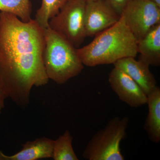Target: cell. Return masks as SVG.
I'll return each instance as SVG.
<instances>
[{
    "instance_id": "obj_1",
    "label": "cell",
    "mask_w": 160,
    "mask_h": 160,
    "mask_svg": "<svg viewBox=\"0 0 160 160\" xmlns=\"http://www.w3.org/2000/svg\"><path fill=\"white\" fill-rule=\"evenodd\" d=\"M44 30L36 21L25 22L0 11V87L7 98L25 108L32 89L48 84L43 62Z\"/></svg>"
},
{
    "instance_id": "obj_2",
    "label": "cell",
    "mask_w": 160,
    "mask_h": 160,
    "mask_svg": "<svg viewBox=\"0 0 160 160\" xmlns=\"http://www.w3.org/2000/svg\"><path fill=\"white\" fill-rule=\"evenodd\" d=\"M95 36L88 45L77 49L84 66L113 65L118 60L136 58L138 54L137 41L126 25L122 15L113 26Z\"/></svg>"
},
{
    "instance_id": "obj_3",
    "label": "cell",
    "mask_w": 160,
    "mask_h": 160,
    "mask_svg": "<svg viewBox=\"0 0 160 160\" xmlns=\"http://www.w3.org/2000/svg\"><path fill=\"white\" fill-rule=\"evenodd\" d=\"M43 30L45 46L43 62L46 75L57 84H65L84 69L77 48L49 27Z\"/></svg>"
},
{
    "instance_id": "obj_4",
    "label": "cell",
    "mask_w": 160,
    "mask_h": 160,
    "mask_svg": "<svg viewBox=\"0 0 160 160\" xmlns=\"http://www.w3.org/2000/svg\"><path fill=\"white\" fill-rule=\"evenodd\" d=\"M127 117H116L96 132L86 145L82 157L87 160H124L121 143L126 137Z\"/></svg>"
},
{
    "instance_id": "obj_5",
    "label": "cell",
    "mask_w": 160,
    "mask_h": 160,
    "mask_svg": "<svg viewBox=\"0 0 160 160\" xmlns=\"http://www.w3.org/2000/svg\"><path fill=\"white\" fill-rule=\"evenodd\" d=\"M86 2L68 0L57 14L51 18L49 27L78 48L86 37L85 15Z\"/></svg>"
},
{
    "instance_id": "obj_6",
    "label": "cell",
    "mask_w": 160,
    "mask_h": 160,
    "mask_svg": "<svg viewBox=\"0 0 160 160\" xmlns=\"http://www.w3.org/2000/svg\"><path fill=\"white\" fill-rule=\"evenodd\" d=\"M122 15L137 41L160 24V7L149 0H132Z\"/></svg>"
},
{
    "instance_id": "obj_7",
    "label": "cell",
    "mask_w": 160,
    "mask_h": 160,
    "mask_svg": "<svg viewBox=\"0 0 160 160\" xmlns=\"http://www.w3.org/2000/svg\"><path fill=\"white\" fill-rule=\"evenodd\" d=\"M121 16L105 0L86 2L85 15L86 37L96 36L113 26Z\"/></svg>"
},
{
    "instance_id": "obj_8",
    "label": "cell",
    "mask_w": 160,
    "mask_h": 160,
    "mask_svg": "<svg viewBox=\"0 0 160 160\" xmlns=\"http://www.w3.org/2000/svg\"><path fill=\"white\" fill-rule=\"evenodd\" d=\"M111 89L119 99L133 108L146 104L147 96L140 86L128 75L114 67L109 76Z\"/></svg>"
},
{
    "instance_id": "obj_9",
    "label": "cell",
    "mask_w": 160,
    "mask_h": 160,
    "mask_svg": "<svg viewBox=\"0 0 160 160\" xmlns=\"http://www.w3.org/2000/svg\"><path fill=\"white\" fill-rule=\"evenodd\" d=\"M113 65L134 80L147 96L157 86L149 65L139 59L137 60L134 57L125 58L118 60Z\"/></svg>"
},
{
    "instance_id": "obj_10",
    "label": "cell",
    "mask_w": 160,
    "mask_h": 160,
    "mask_svg": "<svg viewBox=\"0 0 160 160\" xmlns=\"http://www.w3.org/2000/svg\"><path fill=\"white\" fill-rule=\"evenodd\" d=\"M139 59L149 66H160V24L152 27L137 41Z\"/></svg>"
},
{
    "instance_id": "obj_11",
    "label": "cell",
    "mask_w": 160,
    "mask_h": 160,
    "mask_svg": "<svg viewBox=\"0 0 160 160\" xmlns=\"http://www.w3.org/2000/svg\"><path fill=\"white\" fill-rule=\"evenodd\" d=\"M53 141L43 137L27 142L17 153L7 155L6 160H37L52 158Z\"/></svg>"
},
{
    "instance_id": "obj_12",
    "label": "cell",
    "mask_w": 160,
    "mask_h": 160,
    "mask_svg": "<svg viewBox=\"0 0 160 160\" xmlns=\"http://www.w3.org/2000/svg\"><path fill=\"white\" fill-rule=\"evenodd\" d=\"M148 113L144 129L152 142H160V88L157 86L147 95Z\"/></svg>"
},
{
    "instance_id": "obj_13",
    "label": "cell",
    "mask_w": 160,
    "mask_h": 160,
    "mask_svg": "<svg viewBox=\"0 0 160 160\" xmlns=\"http://www.w3.org/2000/svg\"><path fill=\"white\" fill-rule=\"evenodd\" d=\"M32 11L30 0H0V11L14 15L23 22L32 19Z\"/></svg>"
},
{
    "instance_id": "obj_14",
    "label": "cell",
    "mask_w": 160,
    "mask_h": 160,
    "mask_svg": "<svg viewBox=\"0 0 160 160\" xmlns=\"http://www.w3.org/2000/svg\"><path fill=\"white\" fill-rule=\"evenodd\" d=\"M73 138L69 130H66L57 139L53 141L52 158L54 160H78L72 146Z\"/></svg>"
},
{
    "instance_id": "obj_15",
    "label": "cell",
    "mask_w": 160,
    "mask_h": 160,
    "mask_svg": "<svg viewBox=\"0 0 160 160\" xmlns=\"http://www.w3.org/2000/svg\"><path fill=\"white\" fill-rule=\"evenodd\" d=\"M68 0H42V5L35 14V20L42 29L49 27V20L58 14Z\"/></svg>"
},
{
    "instance_id": "obj_16",
    "label": "cell",
    "mask_w": 160,
    "mask_h": 160,
    "mask_svg": "<svg viewBox=\"0 0 160 160\" xmlns=\"http://www.w3.org/2000/svg\"><path fill=\"white\" fill-rule=\"evenodd\" d=\"M118 14L122 15L125 7L132 0H105Z\"/></svg>"
},
{
    "instance_id": "obj_17",
    "label": "cell",
    "mask_w": 160,
    "mask_h": 160,
    "mask_svg": "<svg viewBox=\"0 0 160 160\" xmlns=\"http://www.w3.org/2000/svg\"><path fill=\"white\" fill-rule=\"evenodd\" d=\"M7 98V97L4 93L1 87H0V114L2 113V111L5 106V100Z\"/></svg>"
},
{
    "instance_id": "obj_18",
    "label": "cell",
    "mask_w": 160,
    "mask_h": 160,
    "mask_svg": "<svg viewBox=\"0 0 160 160\" xmlns=\"http://www.w3.org/2000/svg\"><path fill=\"white\" fill-rule=\"evenodd\" d=\"M6 155L4 154V153L0 150V160H6Z\"/></svg>"
},
{
    "instance_id": "obj_19",
    "label": "cell",
    "mask_w": 160,
    "mask_h": 160,
    "mask_svg": "<svg viewBox=\"0 0 160 160\" xmlns=\"http://www.w3.org/2000/svg\"><path fill=\"white\" fill-rule=\"evenodd\" d=\"M160 7V0H149Z\"/></svg>"
},
{
    "instance_id": "obj_20",
    "label": "cell",
    "mask_w": 160,
    "mask_h": 160,
    "mask_svg": "<svg viewBox=\"0 0 160 160\" xmlns=\"http://www.w3.org/2000/svg\"><path fill=\"white\" fill-rule=\"evenodd\" d=\"M84 1H86V2H90V1H95V0H84Z\"/></svg>"
}]
</instances>
